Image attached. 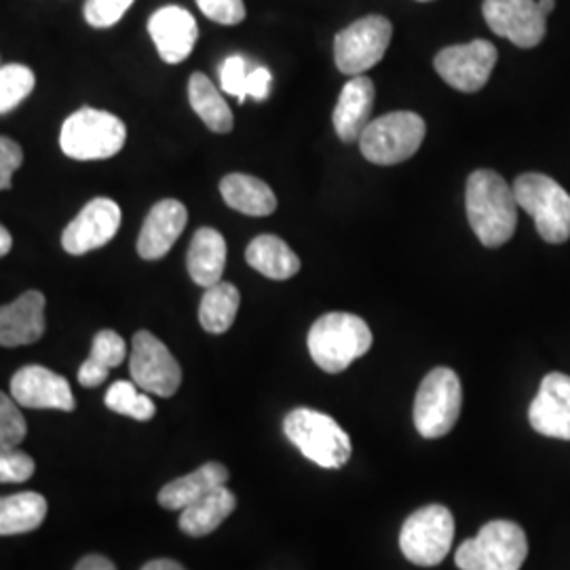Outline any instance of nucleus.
<instances>
[{
  "mask_svg": "<svg viewBox=\"0 0 570 570\" xmlns=\"http://www.w3.org/2000/svg\"><path fill=\"white\" fill-rule=\"evenodd\" d=\"M425 134L428 125L416 112H389L367 125L366 131L360 138V150L370 164H404L419 153Z\"/></svg>",
  "mask_w": 570,
  "mask_h": 570,
  "instance_id": "7",
  "label": "nucleus"
},
{
  "mask_svg": "<svg viewBox=\"0 0 570 570\" xmlns=\"http://www.w3.org/2000/svg\"><path fill=\"white\" fill-rule=\"evenodd\" d=\"M142 570H186L183 564H178L176 560H167V558H161V560H153V562H148Z\"/></svg>",
  "mask_w": 570,
  "mask_h": 570,
  "instance_id": "40",
  "label": "nucleus"
},
{
  "mask_svg": "<svg viewBox=\"0 0 570 570\" xmlns=\"http://www.w3.org/2000/svg\"><path fill=\"white\" fill-rule=\"evenodd\" d=\"M529 421L537 433L570 442V376L551 372L541 381L530 402Z\"/></svg>",
  "mask_w": 570,
  "mask_h": 570,
  "instance_id": "16",
  "label": "nucleus"
},
{
  "mask_svg": "<svg viewBox=\"0 0 570 570\" xmlns=\"http://www.w3.org/2000/svg\"><path fill=\"white\" fill-rule=\"evenodd\" d=\"M527 556L529 541L522 527L492 520L456 550L454 562L461 570H520Z\"/></svg>",
  "mask_w": 570,
  "mask_h": 570,
  "instance_id": "5",
  "label": "nucleus"
},
{
  "mask_svg": "<svg viewBox=\"0 0 570 570\" xmlns=\"http://www.w3.org/2000/svg\"><path fill=\"white\" fill-rule=\"evenodd\" d=\"M461 407L463 389L456 372L450 367H433L414 397V428L423 438L438 440L456 425Z\"/></svg>",
  "mask_w": 570,
  "mask_h": 570,
  "instance_id": "8",
  "label": "nucleus"
},
{
  "mask_svg": "<svg viewBox=\"0 0 570 570\" xmlns=\"http://www.w3.org/2000/svg\"><path fill=\"white\" fill-rule=\"evenodd\" d=\"M242 305L239 289L228 282L212 285L205 289L199 305V322L209 334H225L235 324L237 311Z\"/></svg>",
  "mask_w": 570,
  "mask_h": 570,
  "instance_id": "29",
  "label": "nucleus"
},
{
  "mask_svg": "<svg viewBox=\"0 0 570 570\" xmlns=\"http://www.w3.org/2000/svg\"><path fill=\"white\" fill-rule=\"evenodd\" d=\"M225 204L245 216H271L277 209V197L268 184L247 174H228L220 183Z\"/></svg>",
  "mask_w": 570,
  "mask_h": 570,
  "instance_id": "23",
  "label": "nucleus"
},
{
  "mask_svg": "<svg viewBox=\"0 0 570 570\" xmlns=\"http://www.w3.org/2000/svg\"><path fill=\"white\" fill-rule=\"evenodd\" d=\"M23 164V150L20 144L7 136L0 138V188L9 190L13 184V174Z\"/></svg>",
  "mask_w": 570,
  "mask_h": 570,
  "instance_id": "37",
  "label": "nucleus"
},
{
  "mask_svg": "<svg viewBox=\"0 0 570 570\" xmlns=\"http://www.w3.org/2000/svg\"><path fill=\"white\" fill-rule=\"evenodd\" d=\"M484 20L497 37L532 49L546 39L548 18L534 0H484Z\"/></svg>",
  "mask_w": 570,
  "mask_h": 570,
  "instance_id": "13",
  "label": "nucleus"
},
{
  "mask_svg": "<svg viewBox=\"0 0 570 570\" xmlns=\"http://www.w3.org/2000/svg\"><path fill=\"white\" fill-rule=\"evenodd\" d=\"M75 570H117L115 569V564L108 560V558H104V556H98V553H91V556H85L81 562L75 567Z\"/></svg>",
  "mask_w": 570,
  "mask_h": 570,
  "instance_id": "39",
  "label": "nucleus"
},
{
  "mask_svg": "<svg viewBox=\"0 0 570 570\" xmlns=\"http://www.w3.org/2000/svg\"><path fill=\"white\" fill-rule=\"evenodd\" d=\"M391 37L393 26L383 16H367L353 21L334 39L336 68L348 77L364 75L385 58Z\"/></svg>",
  "mask_w": 570,
  "mask_h": 570,
  "instance_id": "10",
  "label": "nucleus"
},
{
  "mask_svg": "<svg viewBox=\"0 0 570 570\" xmlns=\"http://www.w3.org/2000/svg\"><path fill=\"white\" fill-rule=\"evenodd\" d=\"M188 102L197 117L216 134H228L235 125L233 110L228 108L223 94L204 72H195L188 81Z\"/></svg>",
  "mask_w": 570,
  "mask_h": 570,
  "instance_id": "26",
  "label": "nucleus"
},
{
  "mask_svg": "<svg viewBox=\"0 0 570 570\" xmlns=\"http://www.w3.org/2000/svg\"><path fill=\"white\" fill-rule=\"evenodd\" d=\"M188 223V212L176 199H164L155 205L144 220L138 237V254L144 261H159L178 242L184 226Z\"/></svg>",
  "mask_w": 570,
  "mask_h": 570,
  "instance_id": "18",
  "label": "nucleus"
},
{
  "mask_svg": "<svg viewBox=\"0 0 570 570\" xmlns=\"http://www.w3.org/2000/svg\"><path fill=\"white\" fill-rule=\"evenodd\" d=\"M148 35L161 60L180 63L193 53L199 39V28L190 11L178 4H167L150 16Z\"/></svg>",
  "mask_w": 570,
  "mask_h": 570,
  "instance_id": "17",
  "label": "nucleus"
},
{
  "mask_svg": "<svg viewBox=\"0 0 570 570\" xmlns=\"http://www.w3.org/2000/svg\"><path fill=\"white\" fill-rule=\"evenodd\" d=\"M125 355L127 346L121 336L115 330H100L94 338L89 357L79 370V383L87 389L100 387L108 379V372L112 367L121 366Z\"/></svg>",
  "mask_w": 570,
  "mask_h": 570,
  "instance_id": "27",
  "label": "nucleus"
},
{
  "mask_svg": "<svg viewBox=\"0 0 570 570\" xmlns=\"http://www.w3.org/2000/svg\"><path fill=\"white\" fill-rule=\"evenodd\" d=\"M35 72L23 63H4L0 68V115L18 108L35 89Z\"/></svg>",
  "mask_w": 570,
  "mask_h": 570,
  "instance_id": "31",
  "label": "nucleus"
},
{
  "mask_svg": "<svg viewBox=\"0 0 570 570\" xmlns=\"http://www.w3.org/2000/svg\"><path fill=\"white\" fill-rule=\"evenodd\" d=\"M35 475V461L20 450H7L0 454V482L20 484Z\"/></svg>",
  "mask_w": 570,
  "mask_h": 570,
  "instance_id": "35",
  "label": "nucleus"
},
{
  "mask_svg": "<svg viewBox=\"0 0 570 570\" xmlns=\"http://www.w3.org/2000/svg\"><path fill=\"white\" fill-rule=\"evenodd\" d=\"M45 334V296L37 289L23 292L18 301L0 308V345L7 348L32 345Z\"/></svg>",
  "mask_w": 570,
  "mask_h": 570,
  "instance_id": "19",
  "label": "nucleus"
},
{
  "mask_svg": "<svg viewBox=\"0 0 570 570\" xmlns=\"http://www.w3.org/2000/svg\"><path fill=\"white\" fill-rule=\"evenodd\" d=\"M513 193L548 244L569 242L570 195L560 184L543 174H522L513 183Z\"/></svg>",
  "mask_w": 570,
  "mask_h": 570,
  "instance_id": "6",
  "label": "nucleus"
},
{
  "mask_svg": "<svg viewBox=\"0 0 570 570\" xmlns=\"http://www.w3.org/2000/svg\"><path fill=\"white\" fill-rule=\"evenodd\" d=\"M28 433L26 419L21 416L18 402L7 393L0 395V450H16Z\"/></svg>",
  "mask_w": 570,
  "mask_h": 570,
  "instance_id": "32",
  "label": "nucleus"
},
{
  "mask_svg": "<svg viewBox=\"0 0 570 570\" xmlns=\"http://www.w3.org/2000/svg\"><path fill=\"white\" fill-rule=\"evenodd\" d=\"M202 13L220 26H237L245 20L244 0H197Z\"/></svg>",
  "mask_w": 570,
  "mask_h": 570,
  "instance_id": "36",
  "label": "nucleus"
},
{
  "mask_svg": "<svg viewBox=\"0 0 570 570\" xmlns=\"http://www.w3.org/2000/svg\"><path fill=\"white\" fill-rule=\"evenodd\" d=\"M125 140L127 127L119 117L89 106L70 115L61 125V150L77 161L110 159L121 153Z\"/></svg>",
  "mask_w": 570,
  "mask_h": 570,
  "instance_id": "3",
  "label": "nucleus"
},
{
  "mask_svg": "<svg viewBox=\"0 0 570 570\" xmlns=\"http://www.w3.org/2000/svg\"><path fill=\"white\" fill-rule=\"evenodd\" d=\"M271 82H273V75L265 66H256L249 70L247 75V82H245V96L254 98L256 102H265L271 91Z\"/></svg>",
  "mask_w": 570,
  "mask_h": 570,
  "instance_id": "38",
  "label": "nucleus"
},
{
  "mask_svg": "<svg viewBox=\"0 0 570 570\" xmlns=\"http://www.w3.org/2000/svg\"><path fill=\"white\" fill-rule=\"evenodd\" d=\"M374 82L367 77H353L341 91V98L334 108L332 121L336 136L345 144L360 142L362 134L372 122V108H374Z\"/></svg>",
  "mask_w": 570,
  "mask_h": 570,
  "instance_id": "20",
  "label": "nucleus"
},
{
  "mask_svg": "<svg viewBox=\"0 0 570 570\" xmlns=\"http://www.w3.org/2000/svg\"><path fill=\"white\" fill-rule=\"evenodd\" d=\"M245 261L254 271L275 282H285L301 271V258L275 235L256 237L245 249Z\"/></svg>",
  "mask_w": 570,
  "mask_h": 570,
  "instance_id": "24",
  "label": "nucleus"
},
{
  "mask_svg": "<svg viewBox=\"0 0 570 570\" xmlns=\"http://www.w3.org/2000/svg\"><path fill=\"white\" fill-rule=\"evenodd\" d=\"M11 397L23 407L72 412L77 407L70 383L49 367L26 366L11 379Z\"/></svg>",
  "mask_w": 570,
  "mask_h": 570,
  "instance_id": "15",
  "label": "nucleus"
},
{
  "mask_svg": "<svg viewBox=\"0 0 570 570\" xmlns=\"http://www.w3.org/2000/svg\"><path fill=\"white\" fill-rule=\"evenodd\" d=\"M47 515V501L39 492H18L0 501V534L13 537L39 529Z\"/></svg>",
  "mask_w": 570,
  "mask_h": 570,
  "instance_id": "28",
  "label": "nucleus"
},
{
  "mask_svg": "<svg viewBox=\"0 0 570 570\" xmlns=\"http://www.w3.org/2000/svg\"><path fill=\"white\" fill-rule=\"evenodd\" d=\"M228 469L223 463H205L193 473L183 475L169 484H165L159 492V503L165 510L183 511L204 499L212 490L226 487Z\"/></svg>",
  "mask_w": 570,
  "mask_h": 570,
  "instance_id": "22",
  "label": "nucleus"
},
{
  "mask_svg": "<svg viewBox=\"0 0 570 570\" xmlns=\"http://www.w3.org/2000/svg\"><path fill=\"white\" fill-rule=\"evenodd\" d=\"M131 4H134V0H87L82 13H85V20L89 26L110 28L117 21H121Z\"/></svg>",
  "mask_w": 570,
  "mask_h": 570,
  "instance_id": "33",
  "label": "nucleus"
},
{
  "mask_svg": "<svg viewBox=\"0 0 570 570\" xmlns=\"http://www.w3.org/2000/svg\"><path fill=\"white\" fill-rule=\"evenodd\" d=\"M454 518L444 505L414 511L400 532V548L416 567H438L452 548Z\"/></svg>",
  "mask_w": 570,
  "mask_h": 570,
  "instance_id": "9",
  "label": "nucleus"
},
{
  "mask_svg": "<svg viewBox=\"0 0 570 570\" xmlns=\"http://www.w3.org/2000/svg\"><path fill=\"white\" fill-rule=\"evenodd\" d=\"M284 431L287 440L320 468L341 469L351 459L345 429L324 412L296 407L285 416Z\"/></svg>",
  "mask_w": 570,
  "mask_h": 570,
  "instance_id": "4",
  "label": "nucleus"
},
{
  "mask_svg": "<svg viewBox=\"0 0 570 570\" xmlns=\"http://www.w3.org/2000/svg\"><path fill=\"white\" fill-rule=\"evenodd\" d=\"M129 372L138 387L159 397H171L183 385V367L165 343L148 330L136 332L131 341Z\"/></svg>",
  "mask_w": 570,
  "mask_h": 570,
  "instance_id": "11",
  "label": "nucleus"
},
{
  "mask_svg": "<svg viewBox=\"0 0 570 570\" xmlns=\"http://www.w3.org/2000/svg\"><path fill=\"white\" fill-rule=\"evenodd\" d=\"M237 508V499L226 487L212 490L180 513V530L188 537H205L218 529Z\"/></svg>",
  "mask_w": 570,
  "mask_h": 570,
  "instance_id": "25",
  "label": "nucleus"
},
{
  "mask_svg": "<svg viewBox=\"0 0 570 570\" xmlns=\"http://www.w3.org/2000/svg\"><path fill=\"white\" fill-rule=\"evenodd\" d=\"M497 60V47L484 39H475L468 45H452L442 49L435 56L433 66L438 75L456 91L475 94L489 82Z\"/></svg>",
  "mask_w": 570,
  "mask_h": 570,
  "instance_id": "12",
  "label": "nucleus"
},
{
  "mask_svg": "<svg viewBox=\"0 0 570 570\" xmlns=\"http://www.w3.org/2000/svg\"><path fill=\"white\" fill-rule=\"evenodd\" d=\"M121 226V207L108 197H96L82 207L77 218L63 228L61 247L72 254L82 256L87 252L100 249L108 244Z\"/></svg>",
  "mask_w": 570,
  "mask_h": 570,
  "instance_id": "14",
  "label": "nucleus"
},
{
  "mask_svg": "<svg viewBox=\"0 0 570 570\" xmlns=\"http://www.w3.org/2000/svg\"><path fill=\"white\" fill-rule=\"evenodd\" d=\"M186 266L190 279L205 289L220 284L226 266V242L223 233L209 226L199 228L188 247Z\"/></svg>",
  "mask_w": 570,
  "mask_h": 570,
  "instance_id": "21",
  "label": "nucleus"
},
{
  "mask_svg": "<svg viewBox=\"0 0 570 570\" xmlns=\"http://www.w3.org/2000/svg\"><path fill=\"white\" fill-rule=\"evenodd\" d=\"M247 61L244 56H228L225 63L220 66V87L223 91L237 98V102L244 104L247 100L245 96V82H247Z\"/></svg>",
  "mask_w": 570,
  "mask_h": 570,
  "instance_id": "34",
  "label": "nucleus"
},
{
  "mask_svg": "<svg viewBox=\"0 0 570 570\" xmlns=\"http://www.w3.org/2000/svg\"><path fill=\"white\" fill-rule=\"evenodd\" d=\"M106 407L144 423L157 414L155 402L146 395V391H140L136 383L127 381H117L106 391Z\"/></svg>",
  "mask_w": 570,
  "mask_h": 570,
  "instance_id": "30",
  "label": "nucleus"
},
{
  "mask_svg": "<svg viewBox=\"0 0 570 570\" xmlns=\"http://www.w3.org/2000/svg\"><path fill=\"white\" fill-rule=\"evenodd\" d=\"M469 225L480 244L501 247L508 244L518 225V202L513 186L492 169H478L465 188Z\"/></svg>",
  "mask_w": 570,
  "mask_h": 570,
  "instance_id": "1",
  "label": "nucleus"
},
{
  "mask_svg": "<svg viewBox=\"0 0 570 570\" xmlns=\"http://www.w3.org/2000/svg\"><path fill=\"white\" fill-rule=\"evenodd\" d=\"M11 245H13V237H11L9 228L0 226V256H7L11 252Z\"/></svg>",
  "mask_w": 570,
  "mask_h": 570,
  "instance_id": "41",
  "label": "nucleus"
},
{
  "mask_svg": "<svg viewBox=\"0 0 570 570\" xmlns=\"http://www.w3.org/2000/svg\"><path fill=\"white\" fill-rule=\"evenodd\" d=\"M539 9H541V11H543V16L548 18L551 11L556 9V0H539Z\"/></svg>",
  "mask_w": 570,
  "mask_h": 570,
  "instance_id": "42",
  "label": "nucleus"
},
{
  "mask_svg": "<svg viewBox=\"0 0 570 570\" xmlns=\"http://www.w3.org/2000/svg\"><path fill=\"white\" fill-rule=\"evenodd\" d=\"M419 2H429V0H419Z\"/></svg>",
  "mask_w": 570,
  "mask_h": 570,
  "instance_id": "43",
  "label": "nucleus"
},
{
  "mask_svg": "<svg viewBox=\"0 0 570 570\" xmlns=\"http://www.w3.org/2000/svg\"><path fill=\"white\" fill-rule=\"evenodd\" d=\"M308 353L330 374H338L372 346V330L353 313H326L308 330Z\"/></svg>",
  "mask_w": 570,
  "mask_h": 570,
  "instance_id": "2",
  "label": "nucleus"
}]
</instances>
